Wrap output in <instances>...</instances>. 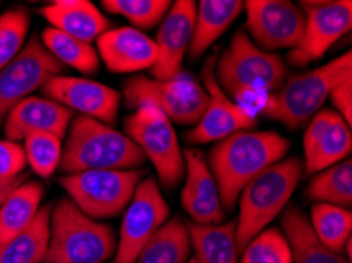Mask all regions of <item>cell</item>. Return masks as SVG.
I'll return each mask as SVG.
<instances>
[{"mask_svg": "<svg viewBox=\"0 0 352 263\" xmlns=\"http://www.w3.org/2000/svg\"><path fill=\"white\" fill-rule=\"evenodd\" d=\"M291 144L275 131H237L210 150L209 168L220 191L223 210L232 211L240 192L256 175L278 163Z\"/></svg>", "mask_w": 352, "mask_h": 263, "instance_id": "cell-1", "label": "cell"}, {"mask_svg": "<svg viewBox=\"0 0 352 263\" xmlns=\"http://www.w3.org/2000/svg\"><path fill=\"white\" fill-rule=\"evenodd\" d=\"M67 133L58 165L65 175L101 169H138L146 163L140 147L126 134L90 117H73Z\"/></svg>", "mask_w": 352, "mask_h": 263, "instance_id": "cell-2", "label": "cell"}, {"mask_svg": "<svg viewBox=\"0 0 352 263\" xmlns=\"http://www.w3.org/2000/svg\"><path fill=\"white\" fill-rule=\"evenodd\" d=\"M303 176V161L281 159L256 175L239 196L236 243L239 254L253 237L285 210Z\"/></svg>", "mask_w": 352, "mask_h": 263, "instance_id": "cell-3", "label": "cell"}, {"mask_svg": "<svg viewBox=\"0 0 352 263\" xmlns=\"http://www.w3.org/2000/svg\"><path fill=\"white\" fill-rule=\"evenodd\" d=\"M116 248L111 225L85 216L70 198L52 205L50 248L43 263H103Z\"/></svg>", "mask_w": 352, "mask_h": 263, "instance_id": "cell-4", "label": "cell"}, {"mask_svg": "<svg viewBox=\"0 0 352 263\" xmlns=\"http://www.w3.org/2000/svg\"><path fill=\"white\" fill-rule=\"evenodd\" d=\"M349 74H352L351 51L322 67L291 78L281 85L278 93L269 96L263 106V114L296 131L310 122L335 85Z\"/></svg>", "mask_w": 352, "mask_h": 263, "instance_id": "cell-5", "label": "cell"}, {"mask_svg": "<svg viewBox=\"0 0 352 263\" xmlns=\"http://www.w3.org/2000/svg\"><path fill=\"white\" fill-rule=\"evenodd\" d=\"M215 78L226 95L245 100L281 89L286 79V65L280 56L259 49L248 38L247 32L239 30L218 60Z\"/></svg>", "mask_w": 352, "mask_h": 263, "instance_id": "cell-6", "label": "cell"}, {"mask_svg": "<svg viewBox=\"0 0 352 263\" xmlns=\"http://www.w3.org/2000/svg\"><path fill=\"white\" fill-rule=\"evenodd\" d=\"M146 175V169L85 170L65 175L60 179V185L85 216L98 221L125 211Z\"/></svg>", "mask_w": 352, "mask_h": 263, "instance_id": "cell-7", "label": "cell"}, {"mask_svg": "<svg viewBox=\"0 0 352 263\" xmlns=\"http://www.w3.org/2000/svg\"><path fill=\"white\" fill-rule=\"evenodd\" d=\"M125 131L146 159L152 161L160 183L168 190L177 186L185 176V159L166 114L152 104H141L126 117Z\"/></svg>", "mask_w": 352, "mask_h": 263, "instance_id": "cell-8", "label": "cell"}, {"mask_svg": "<svg viewBox=\"0 0 352 263\" xmlns=\"http://www.w3.org/2000/svg\"><path fill=\"white\" fill-rule=\"evenodd\" d=\"M124 95L128 107L152 104L179 125H196L209 104L204 85L182 74L169 80L135 76L125 82Z\"/></svg>", "mask_w": 352, "mask_h": 263, "instance_id": "cell-9", "label": "cell"}, {"mask_svg": "<svg viewBox=\"0 0 352 263\" xmlns=\"http://www.w3.org/2000/svg\"><path fill=\"white\" fill-rule=\"evenodd\" d=\"M169 205L153 176L144 179L125 208L114 263H136L144 246L169 219Z\"/></svg>", "mask_w": 352, "mask_h": 263, "instance_id": "cell-10", "label": "cell"}, {"mask_svg": "<svg viewBox=\"0 0 352 263\" xmlns=\"http://www.w3.org/2000/svg\"><path fill=\"white\" fill-rule=\"evenodd\" d=\"M300 5L305 29L300 43L287 54V62L297 68L308 67L322 58L352 25L351 0H314L300 2Z\"/></svg>", "mask_w": 352, "mask_h": 263, "instance_id": "cell-11", "label": "cell"}, {"mask_svg": "<svg viewBox=\"0 0 352 263\" xmlns=\"http://www.w3.org/2000/svg\"><path fill=\"white\" fill-rule=\"evenodd\" d=\"M62 71L63 65L46 51L38 36H32L23 51L0 69V126L13 107Z\"/></svg>", "mask_w": 352, "mask_h": 263, "instance_id": "cell-12", "label": "cell"}, {"mask_svg": "<svg viewBox=\"0 0 352 263\" xmlns=\"http://www.w3.org/2000/svg\"><path fill=\"white\" fill-rule=\"evenodd\" d=\"M243 10L247 35L259 49H294L300 43L305 16L297 5L287 0H248L243 2Z\"/></svg>", "mask_w": 352, "mask_h": 263, "instance_id": "cell-13", "label": "cell"}, {"mask_svg": "<svg viewBox=\"0 0 352 263\" xmlns=\"http://www.w3.org/2000/svg\"><path fill=\"white\" fill-rule=\"evenodd\" d=\"M215 57H210L202 69L204 89L209 95V104L191 131L186 133V141L190 144H209L220 142L237 131L252 130L256 125L253 114L243 106L231 101L223 92L215 78Z\"/></svg>", "mask_w": 352, "mask_h": 263, "instance_id": "cell-14", "label": "cell"}, {"mask_svg": "<svg viewBox=\"0 0 352 263\" xmlns=\"http://www.w3.org/2000/svg\"><path fill=\"white\" fill-rule=\"evenodd\" d=\"M41 90L46 98L104 125L111 126L117 120L122 100L120 93L97 80L58 74L47 79Z\"/></svg>", "mask_w": 352, "mask_h": 263, "instance_id": "cell-15", "label": "cell"}, {"mask_svg": "<svg viewBox=\"0 0 352 263\" xmlns=\"http://www.w3.org/2000/svg\"><path fill=\"white\" fill-rule=\"evenodd\" d=\"M195 19L196 2L193 0H177L170 5L157 34L158 57L152 68L153 79L169 80L179 76L184 57L193 38Z\"/></svg>", "mask_w": 352, "mask_h": 263, "instance_id": "cell-16", "label": "cell"}, {"mask_svg": "<svg viewBox=\"0 0 352 263\" xmlns=\"http://www.w3.org/2000/svg\"><path fill=\"white\" fill-rule=\"evenodd\" d=\"M185 185L180 202L191 221L199 225H218L225 219L220 191L204 155L199 150L186 148Z\"/></svg>", "mask_w": 352, "mask_h": 263, "instance_id": "cell-17", "label": "cell"}, {"mask_svg": "<svg viewBox=\"0 0 352 263\" xmlns=\"http://www.w3.org/2000/svg\"><path fill=\"white\" fill-rule=\"evenodd\" d=\"M73 120V111L50 98L29 96L13 107L3 122L7 141L19 142L32 134H54L63 139Z\"/></svg>", "mask_w": 352, "mask_h": 263, "instance_id": "cell-18", "label": "cell"}, {"mask_svg": "<svg viewBox=\"0 0 352 263\" xmlns=\"http://www.w3.org/2000/svg\"><path fill=\"white\" fill-rule=\"evenodd\" d=\"M97 52L113 73H135L153 68L158 57L155 40L135 27H117L97 38Z\"/></svg>", "mask_w": 352, "mask_h": 263, "instance_id": "cell-19", "label": "cell"}, {"mask_svg": "<svg viewBox=\"0 0 352 263\" xmlns=\"http://www.w3.org/2000/svg\"><path fill=\"white\" fill-rule=\"evenodd\" d=\"M40 14L63 34L92 45L109 30V19L89 0H56L40 10Z\"/></svg>", "mask_w": 352, "mask_h": 263, "instance_id": "cell-20", "label": "cell"}, {"mask_svg": "<svg viewBox=\"0 0 352 263\" xmlns=\"http://www.w3.org/2000/svg\"><path fill=\"white\" fill-rule=\"evenodd\" d=\"M281 229L291 248V263H351L318 240L308 218L297 207L283 210Z\"/></svg>", "mask_w": 352, "mask_h": 263, "instance_id": "cell-21", "label": "cell"}, {"mask_svg": "<svg viewBox=\"0 0 352 263\" xmlns=\"http://www.w3.org/2000/svg\"><path fill=\"white\" fill-rule=\"evenodd\" d=\"M243 10L240 0H202L196 5V19L188 56L197 60L232 25Z\"/></svg>", "mask_w": 352, "mask_h": 263, "instance_id": "cell-22", "label": "cell"}, {"mask_svg": "<svg viewBox=\"0 0 352 263\" xmlns=\"http://www.w3.org/2000/svg\"><path fill=\"white\" fill-rule=\"evenodd\" d=\"M52 205H43L28 227L0 244V263H43L50 248Z\"/></svg>", "mask_w": 352, "mask_h": 263, "instance_id": "cell-23", "label": "cell"}, {"mask_svg": "<svg viewBox=\"0 0 352 263\" xmlns=\"http://www.w3.org/2000/svg\"><path fill=\"white\" fill-rule=\"evenodd\" d=\"M188 237L196 263H237L236 221L199 225L188 221Z\"/></svg>", "mask_w": 352, "mask_h": 263, "instance_id": "cell-24", "label": "cell"}, {"mask_svg": "<svg viewBox=\"0 0 352 263\" xmlns=\"http://www.w3.org/2000/svg\"><path fill=\"white\" fill-rule=\"evenodd\" d=\"M45 187L38 181H24L0 205V244L34 221L41 208Z\"/></svg>", "mask_w": 352, "mask_h": 263, "instance_id": "cell-25", "label": "cell"}, {"mask_svg": "<svg viewBox=\"0 0 352 263\" xmlns=\"http://www.w3.org/2000/svg\"><path fill=\"white\" fill-rule=\"evenodd\" d=\"M191 244L186 222L168 219L144 246L136 263H185L190 257Z\"/></svg>", "mask_w": 352, "mask_h": 263, "instance_id": "cell-26", "label": "cell"}, {"mask_svg": "<svg viewBox=\"0 0 352 263\" xmlns=\"http://www.w3.org/2000/svg\"><path fill=\"white\" fill-rule=\"evenodd\" d=\"M352 148L351 126L335 112L310 157L303 161V174L313 175L344 161Z\"/></svg>", "mask_w": 352, "mask_h": 263, "instance_id": "cell-27", "label": "cell"}, {"mask_svg": "<svg viewBox=\"0 0 352 263\" xmlns=\"http://www.w3.org/2000/svg\"><path fill=\"white\" fill-rule=\"evenodd\" d=\"M41 43L60 65L72 67L82 74H95L98 71L100 56L89 43L73 38L52 27L43 30Z\"/></svg>", "mask_w": 352, "mask_h": 263, "instance_id": "cell-28", "label": "cell"}, {"mask_svg": "<svg viewBox=\"0 0 352 263\" xmlns=\"http://www.w3.org/2000/svg\"><path fill=\"white\" fill-rule=\"evenodd\" d=\"M307 197L316 203H330V205L349 208L352 205L351 158L318 172L308 183Z\"/></svg>", "mask_w": 352, "mask_h": 263, "instance_id": "cell-29", "label": "cell"}, {"mask_svg": "<svg viewBox=\"0 0 352 263\" xmlns=\"http://www.w3.org/2000/svg\"><path fill=\"white\" fill-rule=\"evenodd\" d=\"M310 225L314 235L329 249L343 254L346 241L351 238L352 214L349 208L314 203L311 208Z\"/></svg>", "mask_w": 352, "mask_h": 263, "instance_id": "cell-30", "label": "cell"}, {"mask_svg": "<svg viewBox=\"0 0 352 263\" xmlns=\"http://www.w3.org/2000/svg\"><path fill=\"white\" fill-rule=\"evenodd\" d=\"M103 8L111 14L130 21L138 30H147L162 23L173 2L169 0H103Z\"/></svg>", "mask_w": 352, "mask_h": 263, "instance_id": "cell-31", "label": "cell"}, {"mask_svg": "<svg viewBox=\"0 0 352 263\" xmlns=\"http://www.w3.org/2000/svg\"><path fill=\"white\" fill-rule=\"evenodd\" d=\"M240 263H291V248L285 233L265 227L240 252Z\"/></svg>", "mask_w": 352, "mask_h": 263, "instance_id": "cell-32", "label": "cell"}, {"mask_svg": "<svg viewBox=\"0 0 352 263\" xmlns=\"http://www.w3.org/2000/svg\"><path fill=\"white\" fill-rule=\"evenodd\" d=\"M24 152L35 174L47 179L60 165L62 139L54 134H32L24 139Z\"/></svg>", "mask_w": 352, "mask_h": 263, "instance_id": "cell-33", "label": "cell"}, {"mask_svg": "<svg viewBox=\"0 0 352 263\" xmlns=\"http://www.w3.org/2000/svg\"><path fill=\"white\" fill-rule=\"evenodd\" d=\"M30 27L29 12L12 8L0 16V69L23 51Z\"/></svg>", "mask_w": 352, "mask_h": 263, "instance_id": "cell-34", "label": "cell"}, {"mask_svg": "<svg viewBox=\"0 0 352 263\" xmlns=\"http://www.w3.org/2000/svg\"><path fill=\"white\" fill-rule=\"evenodd\" d=\"M28 158L23 145L12 141H0V183L24 175Z\"/></svg>", "mask_w": 352, "mask_h": 263, "instance_id": "cell-35", "label": "cell"}, {"mask_svg": "<svg viewBox=\"0 0 352 263\" xmlns=\"http://www.w3.org/2000/svg\"><path fill=\"white\" fill-rule=\"evenodd\" d=\"M329 98L332 100L335 106V112L343 117V120L351 126L352 122V74L346 76L341 82H338L330 92Z\"/></svg>", "mask_w": 352, "mask_h": 263, "instance_id": "cell-36", "label": "cell"}, {"mask_svg": "<svg viewBox=\"0 0 352 263\" xmlns=\"http://www.w3.org/2000/svg\"><path fill=\"white\" fill-rule=\"evenodd\" d=\"M25 179H28V176H25V174H24V175L18 176V179L5 181V183H0V205H2L5 198H7L10 194H12V192L16 190V187H18L21 183H24Z\"/></svg>", "mask_w": 352, "mask_h": 263, "instance_id": "cell-37", "label": "cell"}, {"mask_svg": "<svg viewBox=\"0 0 352 263\" xmlns=\"http://www.w3.org/2000/svg\"><path fill=\"white\" fill-rule=\"evenodd\" d=\"M185 263H196V260L195 259H188Z\"/></svg>", "mask_w": 352, "mask_h": 263, "instance_id": "cell-38", "label": "cell"}]
</instances>
